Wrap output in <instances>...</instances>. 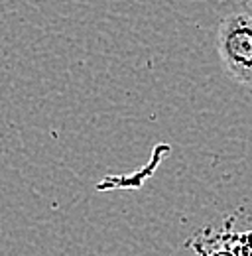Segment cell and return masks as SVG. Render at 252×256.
<instances>
[{"label": "cell", "mask_w": 252, "mask_h": 256, "mask_svg": "<svg viewBox=\"0 0 252 256\" xmlns=\"http://www.w3.org/2000/svg\"><path fill=\"white\" fill-rule=\"evenodd\" d=\"M217 52L226 75L238 85L252 87V16L232 14L220 22Z\"/></svg>", "instance_id": "6da1fadb"}, {"label": "cell", "mask_w": 252, "mask_h": 256, "mask_svg": "<svg viewBox=\"0 0 252 256\" xmlns=\"http://www.w3.org/2000/svg\"><path fill=\"white\" fill-rule=\"evenodd\" d=\"M203 256H236V252L228 246V242L224 240V246H215V248H211V250H207V254Z\"/></svg>", "instance_id": "3957f363"}, {"label": "cell", "mask_w": 252, "mask_h": 256, "mask_svg": "<svg viewBox=\"0 0 252 256\" xmlns=\"http://www.w3.org/2000/svg\"><path fill=\"white\" fill-rule=\"evenodd\" d=\"M250 6H252V0H250Z\"/></svg>", "instance_id": "277c9868"}, {"label": "cell", "mask_w": 252, "mask_h": 256, "mask_svg": "<svg viewBox=\"0 0 252 256\" xmlns=\"http://www.w3.org/2000/svg\"><path fill=\"white\" fill-rule=\"evenodd\" d=\"M226 242L236 252V256H252V230L228 234Z\"/></svg>", "instance_id": "7a4b0ae2"}]
</instances>
